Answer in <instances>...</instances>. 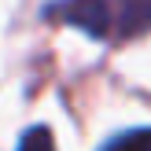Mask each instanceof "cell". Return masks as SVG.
<instances>
[{
  "label": "cell",
  "instance_id": "6da1fadb",
  "mask_svg": "<svg viewBox=\"0 0 151 151\" xmlns=\"http://www.w3.org/2000/svg\"><path fill=\"white\" fill-rule=\"evenodd\" d=\"M44 15L55 22H70L92 37L111 33V0H55Z\"/></svg>",
  "mask_w": 151,
  "mask_h": 151
},
{
  "label": "cell",
  "instance_id": "7a4b0ae2",
  "mask_svg": "<svg viewBox=\"0 0 151 151\" xmlns=\"http://www.w3.org/2000/svg\"><path fill=\"white\" fill-rule=\"evenodd\" d=\"M111 26L118 37H140L151 29V0H114Z\"/></svg>",
  "mask_w": 151,
  "mask_h": 151
},
{
  "label": "cell",
  "instance_id": "3957f363",
  "mask_svg": "<svg viewBox=\"0 0 151 151\" xmlns=\"http://www.w3.org/2000/svg\"><path fill=\"white\" fill-rule=\"evenodd\" d=\"M103 151H151V129H133V133H122V137H114Z\"/></svg>",
  "mask_w": 151,
  "mask_h": 151
},
{
  "label": "cell",
  "instance_id": "277c9868",
  "mask_svg": "<svg viewBox=\"0 0 151 151\" xmlns=\"http://www.w3.org/2000/svg\"><path fill=\"white\" fill-rule=\"evenodd\" d=\"M19 151H55V140H52V133L44 129V125H37V129H29L26 137H22Z\"/></svg>",
  "mask_w": 151,
  "mask_h": 151
}]
</instances>
